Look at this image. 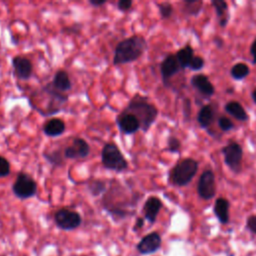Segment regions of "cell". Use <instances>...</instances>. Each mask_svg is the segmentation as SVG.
Returning <instances> with one entry per match:
<instances>
[{
  "instance_id": "f546056e",
  "label": "cell",
  "mask_w": 256,
  "mask_h": 256,
  "mask_svg": "<svg viewBox=\"0 0 256 256\" xmlns=\"http://www.w3.org/2000/svg\"><path fill=\"white\" fill-rule=\"evenodd\" d=\"M180 148V141L176 137H169L168 139V150L170 152H177Z\"/></svg>"
},
{
  "instance_id": "6da1fadb",
  "label": "cell",
  "mask_w": 256,
  "mask_h": 256,
  "mask_svg": "<svg viewBox=\"0 0 256 256\" xmlns=\"http://www.w3.org/2000/svg\"><path fill=\"white\" fill-rule=\"evenodd\" d=\"M103 196L118 200L111 202H102L103 208L115 221L125 219L129 215H131L129 207L136 205L135 201H128V196L126 194L125 188L117 181L111 184L110 188L107 189Z\"/></svg>"
},
{
  "instance_id": "cb8c5ba5",
  "label": "cell",
  "mask_w": 256,
  "mask_h": 256,
  "mask_svg": "<svg viewBox=\"0 0 256 256\" xmlns=\"http://www.w3.org/2000/svg\"><path fill=\"white\" fill-rule=\"evenodd\" d=\"M175 56H176L177 61H178V63H179V65H180L181 68H185V67L189 66L191 60H192L193 57H194V56H193V50H192L190 47H188V46H186V47L180 49V50L176 53Z\"/></svg>"
},
{
  "instance_id": "9c48e42d",
  "label": "cell",
  "mask_w": 256,
  "mask_h": 256,
  "mask_svg": "<svg viewBox=\"0 0 256 256\" xmlns=\"http://www.w3.org/2000/svg\"><path fill=\"white\" fill-rule=\"evenodd\" d=\"M91 148L86 140L80 137L73 139L72 144L64 147L63 154L65 159H85L90 154Z\"/></svg>"
},
{
  "instance_id": "5b68a950",
  "label": "cell",
  "mask_w": 256,
  "mask_h": 256,
  "mask_svg": "<svg viewBox=\"0 0 256 256\" xmlns=\"http://www.w3.org/2000/svg\"><path fill=\"white\" fill-rule=\"evenodd\" d=\"M198 164L194 159L180 160L170 172V180L174 185L184 186L188 184L197 172Z\"/></svg>"
},
{
  "instance_id": "9a60e30c",
  "label": "cell",
  "mask_w": 256,
  "mask_h": 256,
  "mask_svg": "<svg viewBox=\"0 0 256 256\" xmlns=\"http://www.w3.org/2000/svg\"><path fill=\"white\" fill-rule=\"evenodd\" d=\"M42 130H43V133L48 137H58L65 132L66 125L62 119L54 117L47 120L43 124Z\"/></svg>"
},
{
  "instance_id": "4dcf8cb0",
  "label": "cell",
  "mask_w": 256,
  "mask_h": 256,
  "mask_svg": "<svg viewBox=\"0 0 256 256\" xmlns=\"http://www.w3.org/2000/svg\"><path fill=\"white\" fill-rule=\"evenodd\" d=\"M203 64H204V60L201 57L194 56L193 59L190 62L189 67L192 68L193 70H199V69H201L203 67Z\"/></svg>"
},
{
  "instance_id": "52a82bcc",
  "label": "cell",
  "mask_w": 256,
  "mask_h": 256,
  "mask_svg": "<svg viewBox=\"0 0 256 256\" xmlns=\"http://www.w3.org/2000/svg\"><path fill=\"white\" fill-rule=\"evenodd\" d=\"M54 222L59 229L64 231H72L81 225L82 217L77 211L63 207L55 212Z\"/></svg>"
},
{
  "instance_id": "1f68e13d",
  "label": "cell",
  "mask_w": 256,
  "mask_h": 256,
  "mask_svg": "<svg viewBox=\"0 0 256 256\" xmlns=\"http://www.w3.org/2000/svg\"><path fill=\"white\" fill-rule=\"evenodd\" d=\"M219 126L222 130L227 131L233 127V123L226 117H220L219 118Z\"/></svg>"
},
{
  "instance_id": "d6986e66",
  "label": "cell",
  "mask_w": 256,
  "mask_h": 256,
  "mask_svg": "<svg viewBox=\"0 0 256 256\" xmlns=\"http://www.w3.org/2000/svg\"><path fill=\"white\" fill-rule=\"evenodd\" d=\"M229 202L224 198H218L214 204V212L219 221L223 224L229 220Z\"/></svg>"
},
{
  "instance_id": "4316f807",
  "label": "cell",
  "mask_w": 256,
  "mask_h": 256,
  "mask_svg": "<svg viewBox=\"0 0 256 256\" xmlns=\"http://www.w3.org/2000/svg\"><path fill=\"white\" fill-rule=\"evenodd\" d=\"M212 5L214 6L215 11L219 17H224L223 15L227 13L228 6H227V3L223 1V0H213Z\"/></svg>"
},
{
  "instance_id": "8d00e7d4",
  "label": "cell",
  "mask_w": 256,
  "mask_h": 256,
  "mask_svg": "<svg viewBox=\"0 0 256 256\" xmlns=\"http://www.w3.org/2000/svg\"><path fill=\"white\" fill-rule=\"evenodd\" d=\"M252 97H253V100H254V102L256 103V89L253 91V93H252Z\"/></svg>"
},
{
  "instance_id": "83f0119b",
  "label": "cell",
  "mask_w": 256,
  "mask_h": 256,
  "mask_svg": "<svg viewBox=\"0 0 256 256\" xmlns=\"http://www.w3.org/2000/svg\"><path fill=\"white\" fill-rule=\"evenodd\" d=\"M158 8H159V12H160V15H161V18L163 19H167L171 16L172 12H173V8H172V5L170 3H161L158 5Z\"/></svg>"
},
{
  "instance_id": "8fae6325",
  "label": "cell",
  "mask_w": 256,
  "mask_h": 256,
  "mask_svg": "<svg viewBox=\"0 0 256 256\" xmlns=\"http://www.w3.org/2000/svg\"><path fill=\"white\" fill-rule=\"evenodd\" d=\"M198 194L203 199H211L216 192L215 177L211 170L204 171L198 181Z\"/></svg>"
},
{
  "instance_id": "e575fe53",
  "label": "cell",
  "mask_w": 256,
  "mask_h": 256,
  "mask_svg": "<svg viewBox=\"0 0 256 256\" xmlns=\"http://www.w3.org/2000/svg\"><path fill=\"white\" fill-rule=\"evenodd\" d=\"M143 225H144V218L138 217L136 219V222H135L134 226H133V231H137V230L141 229L143 227Z\"/></svg>"
},
{
  "instance_id": "4fadbf2b",
  "label": "cell",
  "mask_w": 256,
  "mask_h": 256,
  "mask_svg": "<svg viewBox=\"0 0 256 256\" xmlns=\"http://www.w3.org/2000/svg\"><path fill=\"white\" fill-rule=\"evenodd\" d=\"M12 67L14 70V74L20 80H28L30 79L33 73V65L32 62L23 56L16 55L12 58Z\"/></svg>"
},
{
  "instance_id": "ac0fdd59",
  "label": "cell",
  "mask_w": 256,
  "mask_h": 256,
  "mask_svg": "<svg viewBox=\"0 0 256 256\" xmlns=\"http://www.w3.org/2000/svg\"><path fill=\"white\" fill-rule=\"evenodd\" d=\"M191 83L195 88H197L202 94L210 96L214 93V87L208 78L204 75H195L191 79Z\"/></svg>"
},
{
  "instance_id": "30bf717a",
  "label": "cell",
  "mask_w": 256,
  "mask_h": 256,
  "mask_svg": "<svg viewBox=\"0 0 256 256\" xmlns=\"http://www.w3.org/2000/svg\"><path fill=\"white\" fill-rule=\"evenodd\" d=\"M224 160L225 163L235 172L240 171L241 169V160H242V148L236 142H231L223 148Z\"/></svg>"
},
{
  "instance_id": "d4e9b609",
  "label": "cell",
  "mask_w": 256,
  "mask_h": 256,
  "mask_svg": "<svg viewBox=\"0 0 256 256\" xmlns=\"http://www.w3.org/2000/svg\"><path fill=\"white\" fill-rule=\"evenodd\" d=\"M249 74V68L244 63H237L231 69V75L235 79H242Z\"/></svg>"
},
{
  "instance_id": "5bb4252c",
  "label": "cell",
  "mask_w": 256,
  "mask_h": 256,
  "mask_svg": "<svg viewBox=\"0 0 256 256\" xmlns=\"http://www.w3.org/2000/svg\"><path fill=\"white\" fill-rule=\"evenodd\" d=\"M162 207L161 200L156 196H150L145 201L143 205V213L144 219H146L149 223L153 224L156 221L157 215Z\"/></svg>"
},
{
  "instance_id": "2e32d148",
  "label": "cell",
  "mask_w": 256,
  "mask_h": 256,
  "mask_svg": "<svg viewBox=\"0 0 256 256\" xmlns=\"http://www.w3.org/2000/svg\"><path fill=\"white\" fill-rule=\"evenodd\" d=\"M180 65L175 55H168L160 65V72L163 81H166L179 71Z\"/></svg>"
},
{
  "instance_id": "44dd1931",
  "label": "cell",
  "mask_w": 256,
  "mask_h": 256,
  "mask_svg": "<svg viewBox=\"0 0 256 256\" xmlns=\"http://www.w3.org/2000/svg\"><path fill=\"white\" fill-rule=\"evenodd\" d=\"M225 109L229 114H231L233 117H235L240 121H245L248 118L244 108L241 106V104H239L236 101L228 102L225 106Z\"/></svg>"
},
{
  "instance_id": "603a6c76",
  "label": "cell",
  "mask_w": 256,
  "mask_h": 256,
  "mask_svg": "<svg viewBox=\"0 0 256 256\" xmlns=\"http://www.w3.org/2000/svg\"><path fill=\"white\" fill-rule=\"evenodd\" d=\"M213 117L214 113L212 107L210 105H206L200 109L197 116V120L202 127H208L212 123Z\"/></svg>"
},
{
  "instance_id": "3957f363",
  "label": "cell",
  "mask_w": 256,
  "mask_h": 256,
  "mask_svg": "<svg viewBox=\"0 0 256 256\" xmlns=\"http://www.w3.org/2000/svg\"><path fill=\"white\" fill-rule=\"evenodd\" d=\"M124 109L136 116L143 132H147L149 130L158 115L156 106L150 103L147 97L139 94L132 97Z\"/></svg>"
},
{
  "instance_id": "f1b7e54d",
  "label": "cell",
  "mask_w": 256,
  "mask_h": 256,
  "mask_svg": "<svg viewBox=\"0 0 256 256\" xmlns=\"http://www.w3.org/2000/svg\"><path fill=\"white\" fill-rule=\"evenodd\" d=\"M133 2L131 0H120L117 2V9L121 12H127L131 9Z\"/></svg>"
},
{
  "instance_id": "d590c367",
  "label": "cell",
  "mask_w": 256,
  "mask_h": 256,
  "mask_svg": "<svg viewBox=\"0 0 256 256\" xmlns=\"http://www.w3.org/2000/svg\"><path fill=\"white\" fill-rule=\"evenodd\" d=\"M251 54L253 56V62L256 63V40H254L251 45Z\"/></svg>"
},
{
  "instance_id": "7402d4cb",
  "label": "cell",
  "mask_w": 256,
  "mask_h": 256,
  "mask_svg": "<svg viewBox=\"0 0 256 256\" xmlns=\"http://www.w3.org/2000/svg\"><path fill=\"white\" fill-rule=\"evenodd\" d=\"M43 156L54 167L61 166L65 162V160H64L65 157H64V154H63V150H61V149H54V150H51L49 152H44Z\"/></svg>"
},
{
  "instance_id": "7c38bea8",
  "label": "cell",
  "mask_w": 256,
  "mask_h": 256,
  "mask_svg": "<svg viewBox=\"0 0 256 256\" xmlns=\"http://www.w3.org/2000/svg\"><path fill=\"white\" fill-rule=\"evenodd\" d=\"M161 236L157 232H151L145 235L136 245L137 251L142 255H148L156 252L161 246Z\"/></svg>"
},
{
  "instance_id": "d6a6232c",
  "label": "cell",
  "mask_w": 256,
  "mask_h": 256,
  "mask_svg": "<svg viewBox=\"0 0 256 256\" xmlns=\"http://www.w3.org/2000/svg\"><path fill=\"white\" fill-rule=\"evenodd\" d=\"M247 226L253 233H256V216H251L247 219Z\"/></svg>"
},
{
  "instance_id": "e0dca14e",
  "label": "cell",
  "mask_w": 256,
  "mask_h": 256,
  "mask_svg": "<svg viewBox=\"0 0 256 256\" xmlns=\"http://www.w3.org/2000/svg\"><path fill=\"white\" fill-rule=\"evenodd\" d=\"M51 84L56 90L62 93L69 91L72 88V82L70 80V77L68 73L63 69H60L55 73Z\"/></svg>"
},
{
  "instance_id": "7a4b0ae2",
  "label": "cell",
  "mask_w": 256,
  "mask_h": 256,
  "mask_svg": "<svg viewBox=\"0 0 256 256\" xmlns=\"http://www.w3.org/2000/svg\"><path fill=\"white\" fill-rule=\"evenodd\" d=\"M147 49V42L140 35H133L121 40L114 49L113 64L123 65L138 60Z\"/></svg>"
},
{
  "instance_id": "277c9868",
  "label": "cell",
  "mask_w": 256,
  "mask_h": 256,
  "mask_svg": "<svg viewBox=\"0 0 256 256\" xmlns=\"http://www.w3.org/2000/svg\"><path fill=\"white\" fill-rule=\"evenodd\" d=\"M101 163L105 169L117 173L128 168V162L122 154L120 148L114 142H107L101 150Z\"/></svg>"
},
{
  "instance_id": "8992f818",
  "label": "cell",
  "mask_w": 256,
  "mask_h": 256,
  "mask_svg": "<svg viewBox=\"0 0 256 256\" xmlns=\"http://www.w3.org/2000/svg\"><path fill=\"white\" fill-rule=\"evenodd\" d=\"M38 185L37 182L31 177V175L25 172H19L12 185L13 194L20 200L29 199L37 194Z\"/></svg>"
},
{
  "instance_id": "ba28073f",
  "label": "cell",
  "mask_w": 256,
  "mask_h": 256,
  "mask_svg": "<svg viewBox=\"0 0 256 256\" xmlns=\"http://www.w3.org/2000/svg\"><path fill=\"white\" fill-rule=\"evenodd\" d=\"M116 124L121 133L125 135H132L135 134L137 131L141 129L140 123L135 115L128 112L127 110L123 109L117 116H116Z\"/></svg>"
},
{
  "instance_id": "484cf974",
  "label": "cell",
  "mask_w": 256,
  "mask_h": 256,
  "mask_svg": "<svg viewBox=\"0 0 256 256\" xmlns=\"http://www.w3.org/2000/svg\"><path fill=\"white\" fill-rule=\"evenodd\" d=\"M11 172L10 162L4 156L0 155V178L7 177Z\"/></svg>"
},
{
  "instance_id": "ffe728a7",
  "label": "cell",
  "mask_w": 256,
  "mask_h": 256,
  "mask_svg": "<svg viewBox=\"0 0 256 256\" xmlns=\"http://www.w3.org/2000/svg\"><path fill=\"white\" fill-rule=\"evenodd\" d=\"M87 189L92 196L97 197V196L104 194L107 191L108 186H107L106 181H104L102 179L95 178V179H91L87 183Z\"/></svg>"
},
{
  "instance_id": "836d02e7",
  "label": "cell",
  "mask_w": 256,
  "mask_h": 256,
  "mask_svg": "<svg viewBox=\"0 0 256 256\" xmlns=\"http://www.w3.org/2000/svg\"><path fill=\"white\" fill-rule=\"evenodd\" d=\"M107 3L106 0H89V4L94 7H100Z\"/></svg>"
}]
</instances>
